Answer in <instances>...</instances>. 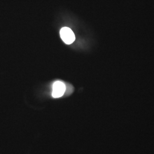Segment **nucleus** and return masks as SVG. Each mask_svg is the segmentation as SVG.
<instances>
[{"instance_id":"nucleus-2","label":"nucleus","mask_w":154,"mask_h":154,"mask_svg":"<svg viewBox=\"0 0 154 154\" xmlns=\"http://www.w3.org/2000/svg\"><path fill=\"white\" fill-rule=\"evenodd\" d=\"M66 86L61 81H56L53 86L52 95L54 98L61 97L65 92Z\"/></svg>"},{"instance_id":"nucleus-1","label":"nucleus","mask_w":154,"mask_h":154,"mask_svg":"<svg viewBox=\"0 0 154 154\" xmlns=\"http://www.w3.org/2000/svg\"><path fill=\"white\" fill-rule=\"evenodd\" d=\"M60 35L61 38L66 44H71L75 39L73 32L70 28L67 27H64L61 29Z\"/></svg>"}]
</instances>
